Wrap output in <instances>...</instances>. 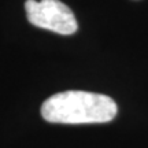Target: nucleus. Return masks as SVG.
Listing matches in <instances>:
<instances>
[{"label": "nucleus", "mask_w": 148, "mask_h": 148, "mask_svg": "<svg viewBox=\"0 0 148 148\" xmlns=\"http://www.w3.org/2000/svg\"><path fill=\"white\" fill-rule=\"evenodd\" d=\"M118 106L110 96L66 90L48 97L41 106V115L52 123H104L116 116Z\"/></svg>", "instance_id": "f257e3e1"}, {"label": "nucleus", "mask_w": 148, "mask_h": 148, "mask_svg": "<svg viewBox=\"0 0 148 148\" xmlns=\"http://www.w3.org/2000/svg\"><path fill=\"white\" fill-rule=\"evenodd\" d=\"M27 21L41 29L59 34H73L78 23L73 11L60 0H26L25 3Z\"/></svg>", "instance_id": "f03ea898"}]
</instances>
